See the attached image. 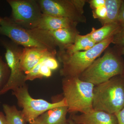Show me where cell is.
Segmentation results:
<instances>
[{
    "mask_svg": "<svg viewBox=\"0 0 124 124\" xmlns=\"http://www.w3.org/2000/svg\"><path fill=\"white\" fill-rule=\"evenodd\" d=\"M0 35L24 48H37L57 52V46L48 31L37 28L26 29L14 22L10 17L2 18Z\"/></svg>",
    "mask_w": 124,
    "mask_h": 124,
    "instance_id": "obj_1",
    "label": "cell"
},
{
    "mask_svg": "<svg viewBox=\"0 0 124 124\" xmlns=\"http://www.w3.org/2000/svg\"><path fill=\"white\" fill-rule=\"evenodd\" d=\"M103 55L98 58L79 77L80 79L94 86L114 77L124 75V59L117 47H108Z\"/></svg>",
    "mask_w": 124,
    "mask_h": 124,
    "instance_id": "obj_2",
    "label": "cell"
},
{
    "mask_svg": "<svg viewBox=\"0 0 124 124\" xmlns=\"http://www.w3.org/2000/svg\"><path fill=\"white\" fill-rule=\"evenodd\" d=\"M124 107V75L114 77L94 86V110L115 114Z\"/></svg>",
    "mask_w": 124,
    "mask_h": 124,
    "instance_id": "obj_3",
    "label": "cell"
},
{
    "mask_svg": "<svg viewBox=\"0 0 124 124\" xmlns=\"http://www.w3.org/2000/svg\"><path fill=\"white\" fill-rule=\"evenodd\" d=\"M114 36L97 44L86 51L71 54L58 51L57 55L59 60L63 64L60 71V75L63 77H79L112 43Z\"/></svg>",
    "mask_w": 124,
    "mask_h": 124,
    "instance_id": "obj_4",
    "label": "cell"
},
{
    "mask_svg": "<svg viewBox=\"0 0 124 124\" xmlns=\"http://www.w3.org/2000/svg\"><path fill=\"white\" fill-rule=\"evenodd\" d=\"M62 89L64 98L66 100L68 112L86 113L94 110L93 91L94 85L83 81L78 77H63Z\"/></svg>",
    "mask_w": 124,
    "mask_h": 124,
    "instance_id": "obj_5",
    "label": "cell"
},
{
    "mask_svg": "<svg viewBox=\"0 0 124 124\" xmlns=\"http://www.w3.org/2000/svg\"><path fill=\"white\" fill-rule=\"evenodd\" d=\"M42 13L67 18L79 23L86 22L84 14L86 0H37Z\"/></svg>",
    "mask_w": 124,
    "mask_h": 124,
    "instance_id": "obj_6",
    "label": "cell"
},
{
    "mask_svg": "<svg viewBox=\"0 0 124 124\" xmlns=\"http://www.w3.org/2000/svg\"><path fill=\"white\" fill-rule=\"evenodd\" d=\"M0 45L5 49V58L10 70L8 81L0 92L1 95L26 84V74L20 64V56L23 48L9 39L2 37H0Z\"/></svg>",
    "mask_w": 124,
    "mask_h": 124,
    "instance_id": "obj_7",
    "label": "cell"
},
{
    "mask_svg": "<svg viewBox=\"0 0 124 124\" xmlns=\"http://www.w3.org/2000/svg\"><path fill=\"white\" fill-rule=\"evenodd\" d=\"M12 94L17 98L19 106L23 108L22 112L27 122H31L50 109L68 106L66 100H62L50 103L42 99H35L31 97L26 84L13 91Z\"/></svg>",
    "mask_w": 124,
    "mask_h": 124,
    "instance_id": "obj_8",
    "label": "cell"
},
{
    "mask_svg": "<svg viewBox=\"0 0 124 124\" xmlns=\"http://www.w3.org/2000/svg\"><path fill=\"white\" fill-rule=\"evenodd\" d=\"M12 11L10 17L18 25L27 29L37 28L42 15L37 0H7Z\"/></svg>",
    "mask_w": 124,
    "mask_h": 124,
    "instance_id": "obj_9",
    "label": "cell"
},
{
    "mask_svg": "<svg viewBox=\"0 0 124 124\" xmlns=\"http://www.w3.org/2000/svg\"><path fill=\"white\" fill-rule=\"evenodd\" d=\"M70 117L78 124H118L115 114L102 111L93 110L80 115L71 114Z\"/></svg>",
    "mask_w": 124,
    "mask_h": 124,
    "instance_id": "obj_10",
    "label": "cell"
},
{
    "mask_svg": "<svg viewBox=\"0 0 124 124\" xmlns=\"http://www.w3.org/2000/svg\"><path fill=\"white\" fill-rule=\"evenodd\" d=\"M57 52L34 48H23L20 56L21 68L26 74L47 55H57Z\"/></svg>",
    "mask_w": 124,
    "mask_h": 124,
    "instance_id": "obj_11",
    "label": "cell"
},
{
    "mask_svg": "<svg viewBox=\"0 0 124 124\" xmlns=\"http://www.w3.org/2000/svg\"><path fill=\"white\" fill-rule=\"evenodd\" d=\"M68 106L50 109L38 116L29 124H69L66 118Z\"/></svg>",
    "mask_w": 124,
    "mask_h": 124,
    "instance_id": "obj_12",
    "label": "cell"
},
{
    "mask_svg": "<svg viewBox=\"0 0 124 124\" xmlns=\"http://www.w3.org/2000/svg\"><path fill=\"white\" fill-rule=\"evenodd\" d=\"M59 50H63L73 44L80 32L76 27L67 28L48 31Z\"/></svg>",
    "mask_w": 124,
    "mask_h": 124,
    "instance_id": "obj_13",
    "label": "cell"
},
{
    "mask_svg": "<svg viewBox=\"0 0 124 124\" xmlns=\"http://www.w3.org/2000/svg\"><path fill=\"white\" fill-rule=\"evenodd\" d=\"M78 23L67 18L43 14L37 28L52 31L67 28L76 27Z\"/></svg>",
    "mask_w": 124,
    "mask_h": 124,
    "instance_id": "obj_14",
    "label": "cell"
},
{
    "mask_svg": "<svg viewBox=\"0 0 124 124\" xmlns=\"http://www.w3.org/2000/svg\"><path fill=\"white\" fill-rule=\"evenodd\" d=\"M120 31V27L117 23H111L104 24L99 29H96L93 27L91 31L88 34L96 44H97L115 36Z\"/></svg>",
    "mask_w": 124,
    "mask_h": 124,
    "instance_id": "obj_15",
    "label": "cell"
},
{
    "mask_svg": "<svg viewBox=\"0 0 124 124\" xmlns=\"http://www.w3.org/2000/svg\"><path fill=\"white\" fill-rule=\"evenodd\" d=\"M97 44L87 34L84 35L78 34L74 44L66 49L59 51L66 54H71L77 51H86L93 48Z\"/></svg>",
    "mask_w": 124,
    "mask_h": 124,
    "instance_id": "obj_16",
    "label": "cell"
},
{
    "mask_svg": "<svg viewBox=\"0 0 124 124\" xmlns=\"http://www.w3.org/2000/svg\"><path fill=\"white\" fill-rule=\"evenodd\" d=\"M122 2V0H106V17L103 20L99 21L102 26L106 23H117Z\"/></svg>",
    "mask_w": 124,
    "mask_h": 124,
    "instance_id": "obj_17",
    "label": "cell"
},
{
    "mask_svg": "<svg viewBox=\"0 0 124 124\" xmlns=\"http://www.w3.org/2000/svg\"><path fill=\"white\" fill-rule=\"evenodd\" d=\"M2 108L8 124H26L22 111L18 110L15 106L4 104Z\"/></svg>",
    "mask_w": 124,
    "mask_h": 124,
    "instance_id": "obj_18",
    "label": "cell"
},
{
    "mask_svg": "<svg viewBox=\"0 0 124 124\" xmlns=\"http://www.w3.org/2000/svg\"><path fill=\"white\" fill-rule=\"evenodd\" d=\"M10 76V70L8 64L2 59L0 50V92L7 84Z\"/></svg>",
    "mask_w": 124,
    "mask_h": 124,
    "instance_id": "obj_19",
    "label": "cell"
},
{
    "mask_svg": "<svg viewBox=\"0 0 124 124\" xmlns=\"http://www.w3.org/2000/svg\"><path fill=\"white\" fill-rule=\"evenodd\" d=\"M56 55L54 54L47 55L42 60V63L52 71L56 70L59 67L58 62L55 58Z\"/></svg>",
    "mask_w": 124,
    "mask_h": 124,
    "instance_id": "obj_20",
    "label": "cell"
},
{
    "mask_svg": "<svg viewBox=\"0 0 124 124\" xmlns=\"http://www.w3.org/2000/svg\"><path fill=\"white\" fill-rule=\"evenodd\" d=\"M40 61L31 70L26 73V80L32 81L37 79H42L43 78L40 75L39 70L40 66Z\"/></svg>",
    "mask_w": 124,
    "mask_h": 124,
    "instance_id": "obj_21",
    "label": "cell"
},
{
    "mask_svg": "<svg viewBox=\"0 0 124 124\" xmlns=\"http://www.w3.org/2000/svg\"><path fill=\"white\" fill-rule=\"evenodd\" d=\"M93 17L97 19L99 21L103 20L107 16V9L105 5L99 7L92 10Z\"/></svg>",
    "mask_w": 124,
    "mask_h": 124,
    "instance_id": "obj_22",
    "label": "cell"
},
{
    "mask_svg": "<svg viewBox=\"0 0 124 124\" xmlns=\"http://www.w3.org/2000/svg\"><path fill=\"white\" fill-rule=\"evenodd\" d=\"M112 44L116 46L124 47V31H120L114 36Z\"/></svg>",
    "mask_w": 124,
    "mask_h": 124,
    "instance_id": "obj_23",
    "label": "cell"
},
{
    "mask_svg": "<svg viewBox=\"0 0 124 124\" xmlns=\"http://www.w3.org/2000/svg\"><path fill=\"white\" fill-rule=\"evenodd\" d=\"M41 62L39 70L40 75L42 78L50 77L52 75V70L42 63V60Z\"/></svg>",
    "mask_w": 124,
    "mask_h": 124,
    "instance_id": "obj_24",
    "label": "cell"
},
{
    "mask_svg": "<svg viewBox=\"0 0 124 124\" xmlns=\"http://www.w3.org/2000/svg\"><path fill=\"white\" fill-rule=\"evenodd\" d=\"M117 23L120 27L121 31H124V0H122V5Z\"/></svg>",
    "mask_w": 124,
    "mask_h": 124,
    "instance_id": "obj_25",
    "label": "cell"
},
{
    "mask_svg": "<svg viewBox=\"0 0 124 124\" xmlns=\"http://www.w3.org/2000/svg\"><path fill=\"white\" fill-rule=\"evenodd\" d=\"M105 1L106 0H88L87 2L89 4L90 8L93 10L105 5Z\"/></svg>",
    "mask_w": 124,
    "mask_h": 124,
    "instance_id": "obj_26",
    "label": "cell"
},
{
    "mask_svg": "<svg viewBox=\"0 0 124 124\" xmlns=\"http://www.w3.org/2000/svg\"><path fill=\"white\" fill-rule=\"evenodd\" d=\"M115 115L117 118L118 124H124V107Z\"/></svg>",
    "mask_w": 124,
    "mask_h": 124,
    "instance_id": "obj_27",
    "label": "cell"
},
{
    "mask_svg": "<svg viewBox=\"0 0 124 124\" xmlns=\"http://www.w3.org/2000/svg\"><path fill=\"white\" fill-rule=\"evenodd\" d=\"M0 124H8L5 115L1 111H0Z\"/></svg>",
    "mask_w": 124,
    "mask_h": 124,
    "instance_id": "obj_28",
    "label": "cell"
},
{
    "mask_svg": "<svg viewBox=\"0 0 124 124\" xmlns=\"http://www.w3.org/2000/svg\"><path fill=\"white\" fill-rule=\"evenodd\" d=\"M117 47L119 52L121 55H124V47H121V46H116Z\"/></svg>",
    "mask_w": 124,
    "mask_h": 124,
    "instance_id": "obj_29",
    "label": "cell"
},
{
    "mask_svg": "<svg viewBox=\"0 0 124 124\" xmlns=\"http://www.w3.org/2000/svg\"><path fill=\"white\" fill-rule=\"evenodd\" d=\"M68 121L69 124H78L74 122L73 120L70 117H69V119H68Z\"/></svg>",
    "mask_w": 124,
    "mask_h": 124,
    "instance_id": "obj_30",
    "label": "cell"
},
{
    "mask_svg": "<svg viewBox=\"0 0 124 124\" xmlns=\"http://www.w3.org/2000/svg\"><path fill=\"white\" fill-rule=\"evenodd\" d=\"M1 20H2V18L0 17V24L1 23Z\"/></svg>",
    "mask_w": 124,
    "mask_h": 124,
    "instance_id": "obj_31",
    "label": "cell"
}]
</instances>
